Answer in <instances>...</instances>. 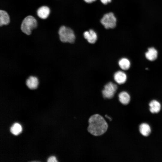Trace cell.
Wrapping results in <instances>:
<instances>
[{"instance_id": "cell-20", "label": "cell", "mask_w": 162, "mask_h": 162, "mask_svg": "<svg viewBox=\"0 0 162 162\" xmlns=\"http://www.w3.org/2000/svg\"><path fill=\"white\" fill-rule=\"evenodd\" d=\"M74 149H75V148H74ZM75 155H76V153H75Z\"/></svg>"}, {"instance_id": "cell-11", "label": "cell", "mask_w": 162, "mask_h": 162, "mask_svg": "<svg viewBox=\"0 0 162 162\" xmlns=\"http://www.w3.org/2000/svg\"><path fill=\"white\" fill-rule=\"evenodd\" d=\"M38 78L34 76H30L26 81V85L30 89H36L38 85Z\"/></svg>"}, {"instance_id": "cell-13", "label": "cell", "mask_w": 162, "mask_h": 162, "mask_svg": "<svg viewBox=\"0 0 162 162\" xmlns=\"http://www.w3.org/2000/svg\"><path fill=\"white\" fill-rule=\"evenodd\" d=\"M139 130L140 134L143 136L147 137L151 133V129L149 125L146 123L140 124L139 127Z\"/></svg>"}, {"instance_id": "cell-17", "label": "cell", "mask_w": 162, "mask_h": 162, "mask_svg": "<svg viewBox=\"0 0 162 162\" xmlns=\"http://www.w3.org/2000/svg\"><path fill=\"white\" fill-rule=\"evenodd\" d=\"M47 161L48 162H57L58 161L55 157L51 156L48 159Z\"/></svg>"}, {"instance_id": "cell-16", "label": "cell", "mask_w": 162, "mask_h": 162, "mask_svg": "<svg viewBox=\"0 0 162 162\" xmlns=\"http://www.w3.org/2000/svg\"><path fill=\"white\" fill-rule=\"evenodd\" d=\"M11 132L14 135H17L22 131V127L20 124L17 123H14L10 128Z\"/></svg>"}, {"instance_id": "cell-8", "label": "cell", "mask_w": 162, "mask_h": 162, "mask_svg": "<svg viewBox=\"0 0 162 162\" xmlns=\"http://www.w3.org/2000/svg\"><path fill=\"white\" fill-rule=\"evenodd\" d=\"M84 37L90 44L95 43L97 39V35L96 33L93 30L85 32L83 33Z\"/></svg>"}, {"instance_id": "cell-9", "label": "cell", "mask_w": 162, "mask_h": 162, "mask_svg": "<svg viewBox=\"0 0 162 162\" xmlns=\"http://www.w3.org/2000/svg\"><path fill=\"white\" fill-rule=\"evenodd\" d=\"M10 22V17L8 12L3 10H0V26L7 25Z\"/></svg>"}, {"instance_id": "cell-1", "label": "cell", "mask_w": 162, "mask_h": 162, "mask_svg": "<svg viewBox=\"0 0 162 162\" xmlns=\"http://www.w3.org/2000/svg\"><path fill=\"white\" fill-rule=\"evenodd\" d=\"M87 130L88 132L95 136H100L105 134L108 128V124L104 118L99 114L92 115L88 120Z\"/></svg>"}, {"instance_id": "cell-5", "label": "cell", "mask_w": 162, "mask_h": 162, "mask_svg": "<svg viewBox=\"0 0 162 162\" xmlns=\"http://www.w3.org/2000/svg\"><path fill=\"white\" fill-rule=\"evenodd\" d=\"M100 22L106 28H113L116 26V19L114 14L110 12L105 14Z\"/></svg>"}, {"instance_id": "cell-15", "label": "cell", "mask_w": 162, "mask_h": 162, "mask_svg": "<svg viewBox=\"0 0 162 162\" xmlns=\"http://www.w3.org/2000/svg\"><path fill=\"white\" fill-rule=\"evenodd\" d=\"M118 64L120 68L123 70H127L130 68V62L127 58H123L120 59L118 62Z\"/></svg>"}, {"instance_id": "cell-18", "label": "cell", "mask_w": 162, "mask_h": 162, "mask_svg": "<svg viewBox=\"0 0 162 162\" xmlns=\"http://www.w3.org/2000/svg\"><path fill=\"white\" fill-rule=\"evenodd\" d=\"M101 2L105 4H107L109 3L112 0H100Z\"/></svg>"}, {"instance_id": "cell-14", "label": "cell", "mask_w": 162, "mask_h": 162, "mask_svg": "<svg viewBox=\"0 0 162 162\" xmlns=\"http://www.w3.org/2000/svg\"><path fill=\"white\" fill-rule=\"evenodd\" d=\"M158 52L157 50L153 47L148 48V51L145 54L146 58L151 61L156 60L158 57Z\"/></svg>"}, {"instance_id": "cell-6", "label": "cell", "mask_w": 162, "mask_h": 162, "mask_svg": "<svg viewBox=\"0 0 162 162\" xmlns=\"http://www.w3.org/2000/svg\"><path fill=\"white\" fill-rule=\"evenodd\" d=\"M51 12V10L49 7L43 5L39 7L36 11L38 16L42 19H46L49 16Z\"/></svg>"}, {"instance_id": "cell-21", "label": "cell", "mask_w": 162, "mask_h": 162, "mask_svg": "<svg viewBox=\"0 0 162 162\" xmlns=\"http://www.w3.org/2000/svg\"><path fill=\"white\" fill-rule=\"evenodd\" d=\"M94 152H95V150H94ZM95 158H96V156H95Z\"/></svg>"}, {"instance_id": "cell-2", "label": "cell", "mask_w": 162, "mask_h": 162, "mask_svg": "<svg viewBox=\"0 0 162 162\" xmlns=\"http://www.w3.org/2000/svg\"><path fill=\"white\" fill-rule=\"evenodd\" d=\"M60 41L63 43H73L75 36L73 31L70 27L64 25L61 26L58 32Z\"/></svg>"}, {"instance_id": "cell-19", "label": "cell", "mask_w": 162, "mask_h": 162, "mask_svg": "<svg viewBox=\"0 0 162 162\" xmlns=\"http://www.w3.org/2000/svg\"><path fill=\"white\" fill-rule=\"evenodd\" d=\"M85 2L87 3H90L95 1L96 0H84Z\"/></svg>"}, {"instance_id": "cell-3", "label": "cell", "mask_w": 162, "mask_h": 162, "mask_svg": "<svg viewBox=\"0 0 162 162\" xmlns=\"http://www.w3.org/2000/svg\"><path fill=\"white\" fill-rule=\"evenodd\" d=\"M38 26V21L33 16L28 15L25 17L22 22L20 28L24 34L29 35L32 30L35 29Z\"/></svg>"}, {"instance_id": "cell-12", "label": "cell", "mask_w": 162, "mask_h": 162, "mask_svg": "<svg viewBox=\"0 0 162 162\" xmlns=\"http://www.w3.org/2000/svg\"><path fill=\"white\" fill-rule=\"evenodd\" d=\"M118 99L120 103L124 105L128 104L130 100V97L126 92L122 91L118 94Z\"/></svg>"}, {"instance_id": "cell-4", "label": "cell", "mask_w": 162, "mask_h": 162, "mask_svg": "<svg viewBox=\"0 0 162 162\" xmlns=\"http://www.w3.org/2000/svg\"><path fill=\"white\" fill-rule=\"evenodd\" d=\"M118 88L116 84L112 82L106 84L102 91V96L105 99H112L114 97Z\"/></svg>"}, {"instance_id": "cell-7", "label": "cell", "mask_w": 162, "mask_h": 162, "mask_svg": "<svg viewBox=\"0 0 162 162\" xmlns=\"http://www.w3.org/2000/svg\"><path fill=\"white\" fill-rule=\"evenodd\" d=\"M115 81L119 84L124 83L127 80V76L123 71L119 70L116 71L113 76Z\"/></svg>"}, {"instance_id": "cell-10", "label": "cell", "mask_w": 162, "mask_h": 162, "mask_svg": "<svg viewBox=\"0 0 162 162\" xmlns=\"http://www.w3.org/2000/svg\"><path fill=\"white\" fill-rule=\"evenodd\" d=\"M149 110L151 113L153 114L157 113L160 111L161 109V104L157 100H152L149 103Z\"/></svg>"}]
</instances>
